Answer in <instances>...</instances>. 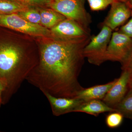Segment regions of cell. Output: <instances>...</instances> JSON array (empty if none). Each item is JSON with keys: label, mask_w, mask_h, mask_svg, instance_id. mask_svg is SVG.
I'll return each instance as SVG.
<instances>
[{"label": "cell", "mask_w": 132, "mask_h": 132, "mask_svg": "<svg viewBox=\"0 0 132 132\" xmlns=\"http://www.w3.org/2000/svg\"><path fill=\"white\" fill-rule=\"evenodd\" d=\"M5 89V86L2 82L0 81V101L2 104V95Z\"/></svg>", "instance_id": "cell-22"}, {"label": "cell", "mask_w": 132, "mask_h": 132, "mask_svg": "<svg viewBox=\"0 0 132 132\" xmlns=\"http://www.w3.org/2000/svg\"><path fill=\"white\" fill-rule=\"evenodd\" d=\"M116 79L104 85H96L88 88H84L78 93L75 98L87 101L93 100H102L112 86Z\"/></svg>", "instance_id": "cell-11"}, {"label": "cell", "mask_w": 132, "mask_h": 132, "mask_svg": "<svg viewBox=\"0 0 132 132\" xmlns=\"http://www.w3.org/2000/svg\"><path fill=\"white\" fill-rule=\"evenodd\" d=\"M27 21L34 24H41V15L36 7H31L17 13Z\"/></svg>", "instance_id": "cell-16"}, {"label": "cell", "mask_w": 132, "mask_h": 132, "mask_svg": "<svg viewBox=\"0 0 132 132\" xmlns=\"http://www.w3.org/2000/svg\"><path fill=\"white\" fill-rule=\"evenodd\" d=\"M85 0H50L46 7L54 10L67 19L75 21L90 29L91 15L85 7Z\"/></svg>", "instance_id": "cell-3"}, {"label": "cell", "mask_w": 132, "mask_h": 132, "mask_svg": "<svg viewBox=\"0 0 132 132\" xmlns=\"http://www.w3.org/2000/svg\"><path fill=\"white\" fill-rule=\"evenodd\" d=\"M36 8L40 14V25L46 28L51 29L66 19L61 14L50 8L38 7Z\"/></svg>", "instance_id": "cell-13"}, {"label": "cell", "mask_w": 132, "mask_h": 132, "mask_svg": "<svg viewBox=\"0 0 132 132\" xmlns=\"http://www.w3.org/2000/svg\"><path fill=\"white\" fill-rule=\"evenodd\" d=\"M29 8L14 0H0V15L9 14L24 11Z\"/></svg>", "instance_id": "cell-15"}, {"label": "cell", "mask_w": 132, "mask_h": 132, "mask_svg": "<svg viewBox=\"0 0 132 132\" xmlns=\"http://www.w3.org/2000/svg\"><path fill=\"white\" fill-rule=\"evenodd\" d=\"M124 118L123 114L119 112H111L106 118V124L110 128H117L122 124Z\"/></svg>", "instance_id": "cell-17"}, {"label": "cell", "mask_w": 132, "mask_h": 132, "mask_svg": "<svg viewBox=\"0 0 132 132\" xmlns=\"http://www.w3.org/2000/svg\"><path fill=\"white\" fill-rule=\"evenodd\" d=\"M131 18L125 25L121 28L119 32L132 38V10Z\"/></svg>", "instance_id": "cell-21"}, {"label": "cell", "mask_w": 132, "mask_h": 132, "mask_svg": "<svg viewBox=\"0 0 132 132\" xmlns=\"http://www.w3.org/2000/svg\"><path fill=\"white\" fill-rule=\"evenodd\" d=\"M43 93L49 101L52 113L56 116L73 112L75 109L84 101L78 98L57 97L46 92Z\"/></svg>", "instance_id": "cell-10"}, {"label": "cell", "mask_w": 132, "mask_h": 132, "mask_svg": "<svg viewBox=\"0 0 132 132\" xmlns=\"http://www.w3.org/2000/svg\"><path fill=\"white\" fill-rule=\"evenodd\" d=\"M132 51V38L120 32H114L109 43L105 60L122 64Z\"/></svg>", "instance_id": "cell-7"}, {"label": "cell", "mask_w": 132, "mask_h": 132, "mask_svg": "<svg viewBox=\"0 0 132 132\" xmlns=\"http://www.w3.org/2000/svg\"><path fill=\"white\" fill-rule=\"evenodd\" d=\"M90 9L93 11L105 9L116 0H87Z\"/></svg>", "instance_id": "cell-18"}, {"label": "cell", "mask_w": 132, "mask_h": 132, "mask_svg": "<svg viewBox=\"0 0 132 132\" xmlns=\"http://www.w3.org/2000/svg\"><path fill=\"white\" fill-rule=\"evenodd\" d=\"M128 86H129V89H132V79L129 80Z\"/></svg>", "instance_id": "cell-23"}, {"label": "cell", "mask_w": 132, "mask_h": 132, "mask_svg": "<svg viewBox=\"0 0 132 132\" xmlns=\"http://www.w3.org/2000/svg\"><path fill=\"white\" fill-rule=\"evenodd\" d=\"M116 1H119L127 3L128 0H116Z\"/></svg>", "instance_id": "cell-25"}, {"label": "cell", "mask_w": 132, "mask_h": 132, "mask_svg": "<svg viewBox=\"0 0 132 132\" xmlns=\"http://www.w3.org/2000/svg\"><path fill=\"white\" fill-rule=\"evenodd\" d=\"M121 67L122 71L128 72L130 76V80L132 79V51L127 59L123 62Z\"/></svg>", "instance_id": "cell-20"}, {"label": "cell", "mask_w": 132, "mask_h": 132, "mask_svg": "<svg viewBox=\"0 0 132 132\" xmlns=\"http://www.w3.org/2000/svg\"><path fill=\"white\" fill-rule=\"evenodd\" d=\"M111 29L102 26L97 35L91 36L89 43L83 49V54L90 64L100 66L105 60L107 48L112 36Z\"/></svg>", "instance_id": "cell-4"}, {"label": "cell", "mask_w": 132, "mask_h": 132, "mask_svg": "<svg viewBox=\"0 0 132 132\" xmlns=\"http://www.w3.org/2000/svg\"><path fill=\"white\" fill-rule=\"evenodd\" d=\"M113 112H116V110L109 106L102 100H98L83 101L73 111V112L85 113L95 117L98 116L100 114Z\"/></svg>", "instance_id": "cell-12"}, {"label": "cell", "mask_w": 132, "mask_h": 132, "mask_svg": "<svg viewBox=\"0 0 132 132\" xmlns=\"http://www.w3.org/2000/svg\"><path fill=\"white\" fill-rule=\"evenodd\" d=\"M39 60L20 44L0 40V81L5 87L2 104L7 103L17 92Z\"/></svg>", "instance_id": "cell-2"}, {"label": "cell", "mask_w": 132, "mask_h": 132, "mask_svg": "<svg viewBox=\"0 0 132 132\" xmlns=\"http://www.w3.org/2000/svg\"><path fill=\"white\" fill-rule=\"evenodd\" d=\"M53 38L62 40H79L91 37L87 29L75 21L65 19L50 30Z\"/></svg>", "instance_id": "cell-6"}, {"label": "cell", "mask_w": 132, "mask_h": 132, "mask_svg": "<svg viewBox=\"0 0 132 132\" xmlns=\"http://www.w3.org/2000/svg\"><path fill=\"white\" fill-rule=\"evenodd\" d=\"M21 5L29 7H44L50 0H14Z\"/></svg>", "instance_id": "cell-19"}, {"label": "cell", "mask_w": 132, "mask_h": 132, "mask_svg": "<svg viewBox=\"0 0 132 132\" xmlns=\"http://www.w3.org/2000/svg\"><path fill=\"white\" fill-rule=\"evenodd\" d=\"M2 104L1 102L0 101V106H1V105H2Z\"/></svg>", "instance_id": "cell-26"}, {"label": "cell", "mask_w": 132, "mask_h": 132, "mask_svg": "<svg viewBox=\"0 0 132 132\" xmlns=\"http://www.w3.org/2000/svg\"><path fill=\"white\" fill-rule=\"evenodd\" d=\"M127 3L128 5H129V6L132 9V0H128Z\"/></svg>", "instance_id": "cell-24"}, {"label": "cell", "mask_w": 132, "mask_h": 132, "mask_svg": "<svg viewBox=\"0 0 132 132\" xmlns=\"http://www.w3.org/2000/svg\"><path fill=\"white\" fill-rule=\"evenodd\" d=\"M114 109L116 112L122 114L124 118L132 120V89H129L125 97Z\"/></svg>", "instance_id": "cell-14"}, {"label": "cell", "mask_w": 132, "mask_h": 132, "mask_svg": "<svg viewBox=\"0 0 132 132\" xmlns=\"http://www.w3.org/2000/svg\"><path fill=\"white\" fill-rule=\"evenodd\" d=\"M91 37L73 40L52 38L42 43L38 63L26 80L42 93L57 97L75 98L84 88L78 78L84 64L83 49Z\"/></svg>", "instance_id": "cell-1"}, {"label": "cell", "mask_w": 132, "mask_h": 132, "mask_svg": "<svg viewBox=\"0 0 132 132\" xmlns=\"http://www.w3.org/2000/svg\"><path fill=\"white\" fill-rule=\"evenodd\" d=\"M111 5L110 11L102 26L113 30L123 25L131 17L132 9L127 3L115 1Z\"/></svg>", "instance_id": "cell-8"}, {"label": "cell", "mask_w": 132, "mask_h": 132, "mask_svg": "<svg viewBox=\"0 0 132 132\" xmlns=\"http://www.w3.org/2000/svg\"><path fill=\"white\" fill-rule=\"evenodd\" d=\"M122 71L120 77L116 79L115 83L102 100L105 104L112 108H115L122 100L129 90V74L127 71Z\"/></svg>", "instance_id": "cell-9"}, {"label": "cell", "mask_w": 132, "mask_h": 132, "mask_svg": "<svg viewBox=\"0 0 132 132\" xmlns=\"http://www.w3.org/2000/svg\"><path fill=\"white\" fill-rule=\"evenodd\" d=\"M0 26L33 36L53 38L48 29L27 21L17 13L0 15Z\"/></svg>", "instance_id": "cell-5"}]
</instances>
